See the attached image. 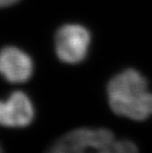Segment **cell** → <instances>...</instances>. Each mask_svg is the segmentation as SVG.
I'll use <instances>...</instances> for the list:
<instances>
[{
    "label": "cell",
    "instance_id": "obj_1",
    "mask_svg": "<svg viewBox=\"0 0 152 153\" xmlns=\"http://www.w3.org/2000/svg\"><path fill=\"white\" fill-rule=\"evenodd\" d=\"M107 98L111 110L122 118L144 122L152 117V92L139 71L128 68L110 80Z\"/></svg>",
    "mask_w": 152,
    "mask_h": 153
},
{
    "label": "cell",
    "instance_id": "obj_2",
    "mask_svg": "<svg viewBox=\"0 0 152 153\" xmlns=\"http://www.w3.org/2000/svg\"><path fill=\"white\" fill-rule=\"evenodd\" d=\"M46 153H138L136 143L106 128H78L56 139Z\"/></svg>",
    "mask_w": 152,
    "mask_h": 153
},
{
    "label": "cell",
    "instance_id": "obj_3",
    "mask_svg": "<svg viewBox=\"0 0 152 153\" xmlns=\"http://www.w3.org/2000/svg\"><path fill=\"white\" fill-rule=\"evenodd\" d=\"M91 34L82 25L65 24L57 30L54 37L56 53L60 61L77 64L88 55Z\"/></svg>",
    "mask_w": 152,
    "mask_h": 153
},
{
    "label": "cell",
    "instance_id": "obj_4",
    "mask_svg": "<svg viewBox=\"0 0 152 153\" xmlns=\"http://www.w3.org/2000/svg\"><path fill=\"white\" fill-rule=\"evenodd\" d=\"M35 119V107L27 94L15 91L0 100V126L9 128H26Z\"/></svg>",
    "mask_w": 152,
    "mask_h": 153
},
{
    "label": "cell",
    "instance_id": "obj_5",
    "mask_svg": "<svg viewBox=\"0 0 152 153\" xmlns=\"http://www.w3.org/2000/svg\"><path fill=\"white\" fill-rule=\"evenodd\" d=\"M34 74V62L26 51L13 45L0 51V75L9 83L21 84Z\"/></svg>",
    "mask_w": 152,
    "mask_h": 153
},
{
    "label": "cell",
    "instance_id": "obj_6",
    "mask_svg": "<svg viewBox=\"0 0 152 153\" xmlns=\"http://www.w3.org/2000/svg\"><path fill=\"white\" fill-rule=\"evenodd\" d=\"M19 1H20V0H0V8L9 7V6L14 5Z\"/></svg>",
    "mask_w": 152,
    "mask_h": 153
},
{
    "label": "cell",
    "instance_id": "obj_7",
    "mask_svg": "<svg viewBox=\"0 0 152 153\" xmlns=\"http://www.w3.org/2000/svg\"><path fill=\"white\" fill-rule=\"evenodd\" d=\"M0 153H3V149L1 147V145H0Z\"/></svg>",
    "mask_w": 152,
    "mask_h": 153
}]
</instances>
